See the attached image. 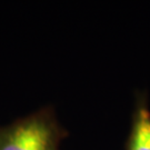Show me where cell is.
Instances as JSON below:
<instances>
[{"label":"cell","instance_id":"obj_1","mask_svg":"<svg viewBox=\"0 0 150 150\" xmlns=\"http://www.w3.org/2000/svg\"><path fill=\"white\" fill-rule=\"evenodd\" d=\"M64 130L47 109L0 126V150H59Z\"/></svg>","mask_w":150,"mask_h":150},{"label":"cell","instance_id":"obj_2","mask_svg":"<svg viewBox=\"0 0 150 150\" xmlns=\"http://www.w3.org/2000/svg\"><path fill=\"white\" fill-rule=\"evenodd\" d=\"M126 150H150V108L146 95L136 100Z\"/></svg>","mask_w":150,"mask_h":150}]
</instances>
